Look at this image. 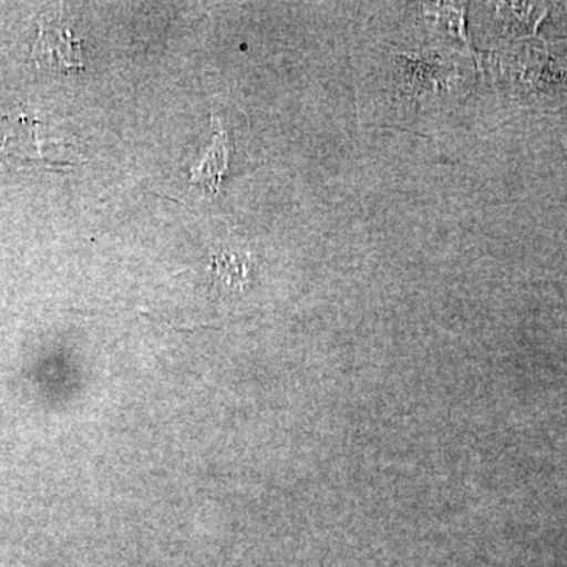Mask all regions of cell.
Instances as JSON below:
<instances>
[{
    "label": "cell",
    "mask_w": 567,
    "mask_h": 567,
    "mask_svg": "<svg viewBox=\"0 0 567 567\" xmlns=\"http://www.w3.org/2000/svg\"><path fill=\"white\" fill-rule=\"evenodd\" d=\"M213 271L224 289H238L248 275V264L237 254L224 252L213 257Z\"/></svg>",
    "instance_id": "3"
},
{
    "label": "cell",
    "mask_w": 567,
    "mask_h": 567,
    "mask_svg": "<svg viewBox=\"0 0 567 567\" xmlns=\"http://www.w3.org/2000/svg\"><path fill=\"white\" fill-rule=\"evenodd\" d=\"M32 55L40 66H48L51 71L85 69L81 41L74 39L70 29L58 25L40 22L39 39L33 43Z\"/></svg>",
    "instance_id": "1"
},
{
    "label": "cell",
    "mask_w": 567,
    "mask_h": 567,
    "mask_svg": "<svg viewBox=\"0 0 567 567\" xmlns=\"http://www.w3.org/2000/svg\"><path fill=\"white\" fill-rule=\"evenodd\" d=\"M215 125L218 132L213 136L210 151L205 153L199 166L192 169V181L203 183L212 193L218 192L224 171L227 169V136L216 118Z\"/></svg>",
    "instance_id": "2"
}]
</instances>
